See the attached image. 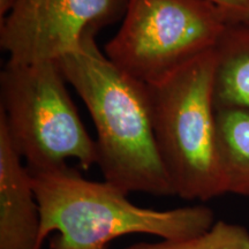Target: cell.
<instances>
[{
  "label": "cell",
  "mask_w": 249,
  "mask_h": 249,
  "mask_svg": "<svg viewBox=\"0 0 249 249\" xmlns=\"http://www.w3.org/2000/svg\"><path fill=\"white\" fill-rule=\"evenodd\" d=\"M124 249H249V231L239 224L218 220L200 235L140 242Z\"/></svg>",
  "instance_id": "cell-10"
},
{
  "label": "cell",
  "mask_w": 249,
  "mask_h": 249,
  "mask_svg": "<svg viewBox=\"0 0 249 249\" xmlns=\"http://www.w3.org/2000/svg\"><path fill=\"white\" fill-rule=\"evenodd\" d=\"M15 0H0V22L7 17L11 9L13 8Z\"/></svg>",
  "instance_id": "cell-12"
},
{
  "label": "cell",
  "mask_w": 249,
  "mask_h": 249,
  "mask_svg": "<svg viewBox=\"0 0 249 249\" xmlns=\"http://www.w3.org/2000/svg\"><path fill=\"white\" fill-rule=\"evenodd\" d=\"M214 50L149 87L158 149L174 195L205 202L226 193L217 144Z\"/></svg>",
  "instance_id": "cell-3"
},
{
  "label": "cell",
  "mask_w": 249,
  "mask_h": 249,
  "mask_svg": "<svg viewBox=\"0 0 249 249\" xmlns=\"http://www.w3.org/2000/svg\"><path fill=\"white\" fill-rule=\"evenodd\" d=\"M222 8L235 23L249 24V0H207Z\"/></svg>",
  "instance_id": "cell-11"
},
{
  "label": "cell",
  "mask_w": 249,
  "mask_h": 249,
  "mask_svg": "<svg viewBox=\"0 0 249 249\" xmlns=\"http://www.w3.org/2000/svg\"><path fill=\"white\" fill-rule=\"evenodd\" d=\"M57 62L12 64L0 75L1 108L9 138L31 173L97 164L96 141L87 132Z\"/></svg>",
  "instance_id": "cell-4"
},
{
  "label": "cell",
  "mask_w": 249,
  "mask_h": 249,
  "mask_svg": "<svg viewBox=\"0 0 249 249\" xmlns=\"http://www.w3.org/2000/svg\"><path fill=\"white\" fill-rule=\"evenodd\" d=\"M234 21L207 0H127L107 57L143 85L163 82L213 51Z\"/></svg>",
  "instance_id": "cell-5"
},
{
  "label": "cell",
  "mask_w": 249,
  "mask_h": 249,
  "mask_svg": "<svg viewBox=\"0 0 249 249\" xmlns=\"http://www.w3.org/2000/svg\"><path fill=\"white\" fill-rule=\"evenodd\" d=\"M216 124L226 193L249 197V108L216 110Z\"/></svg>",
  "instance_id": "cell-9"
},
{
  "label": "cell",
  "mask_w": 249,
  "mask_h": 249,
  "mask_svg": "<svg viewBox=\"0 0 249 249\" xmlns=\"http://www.w3.org/2000/svg\"><path fill=\"white\" fill-rule=\"evenodd\" d=\"M31 177L40 211V245L58 233L50 249H107L116 239L136 233L186 239L202 234L216 222L213 211L202 204L171 210L141 208L110 182L88 180L70 166Z\"/></svg>",
  "instance_id": "cell-2"
},
{
  "label": "cell",
  "mask_w": 249,
  "mask_h": 249,
  "mask_svg": "<svg viewBox=\"0 0 249 249\" xmlns=\"http://www.w3.org/2000/svg\"><path fill=\"white\" fill-rule=\"evenodd\" d=\"M33 177L0 118V249H42Z\"/></svg>",
  "instance_id": "cell-7"
},
{
  "label": "cell",
  "mask_w": 249,
  "mask_h": 249,
  "mask_svg": "<svg viewBox=\"0 0 249 249\" xmlns=\"http://www.w3.org/2000/svg\"><path fill=\"white\" fill-rule=\"evenodd\" d=\"M57 64L91 116L104 181L126 194L174 195L156 140L150 88L117 67L96 35Z\"/></svg>",
  "instance_id": "cell-1"
},
{
  "label": "cell",
  "mask_w": 249,
  "mask_h": 249,
  "mask_svg": "<svg viewBox=\"0 0 249 249\" xmlns=\"http://www.w3.org/2000/svg\"><path fill=\"white\" fill-rule=\"evenodd\" d=\"M127 0H15L0 22L12 64L58 62L124 15Z\"/></svg>",
  "instance_id": "cell-6"
},
{
  "label": "cell",
  "mask_w": 249,
  "mask_h": 249,
  "mask_svg": "<svg viewBox=\"0 0 249 249\" xmlns=\"http://www.w3.org/2000/svg\"><path fill=\"white\" fill-rule=\"evenodd\" d=\"M216 110L249 108V24L232 23L214 49Z\"/></svg>",
  "instance_id": "cell-8"
}]
</instances>
